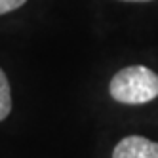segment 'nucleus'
I'll use <instances>...</instances> for the list:
<instances>
[{
	"label": "nucleus",
	"mask_w": 158,
	"mask_h": 158,
	"mask_svg": "<svg viewBox=\"0 0 158 158\" xmlns=\"http://www.w3.org/2000/svg\"><path fill=\"white\" fill-rule=\"evenodd\" d=\"M110 97L122 105H145L158 97V74L145 65L120 69L109 82Z\"/></svg>",
	"instance_id": "f257e3e1"
},
{
	"label": "nucleus",
	"mask_w": 158,
	"mask_h": 158,
	"mask_svg": "<svg viewBox=\"0 0 158 158\" xmlns=\"http://www.w3.org/2000/svg\"><path fill=\"white\" fill-rule=\"evenodd\" d=\"M112 158H158V141L143 135L122 137L112 149Z\"/></svg>",
	"instance_id": "f03ea898"
},
{
	"label": "nucleus",
	"mask_w": 158,
	"mask_h": 158,
	"mask_svg": "<svg viewBox=\"0 0 158 158\" xmlns=\"http://www.w3.org/2000/svg\"><path fill=\"white\" fill-rule=\"evenodd\" d=\"M12 112V88L6 73L0 69V122L6 120Z\"/></svg>",
	"instance_id": "7ed1b4c3"
},
{
	"label": "nucleus",
	"mask_w": 158,
	"mask_h": 158,
	"mask_svg": "<svg viewBox=\"0 0 158 158\" xmlns=\"http://www.w3.org/2000/svg\"><path fill=\"white\" fill-rule=\"evenodd\" d=\"M27 0H0V15H6L10 12H15L21 6H25Z\"/></svg>",
	"instance_id": "20e7f679"
},
{
	"label": "nucleus",
	"mask_w": 158,
	"mask_h": 158,
	"mask_svg": "<svg viewBox=\"0 0 158 158\" xmlns=\"http://www.w3.org/2000/svg\"><path fill=\"white\" fill-rule=\"evenodd\" d=\"M120 2H133V4H143V2H152V0H120Z\"/></svg>",
	"instance_id": "39448f33"
}]
</instances>
